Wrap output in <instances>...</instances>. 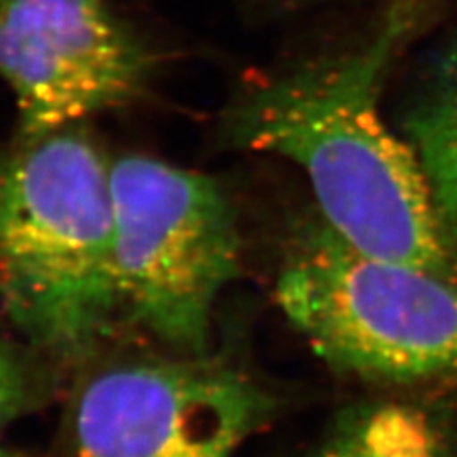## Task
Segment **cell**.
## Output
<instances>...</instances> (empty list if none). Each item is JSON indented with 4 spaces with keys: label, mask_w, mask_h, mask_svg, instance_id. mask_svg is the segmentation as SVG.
I'll return each instance as SVG.
<instances>
[{
    "label": "cell",
    "mask_w": 457,
    "mask_h": 457,
    "mask_svg": "<svg viewBox=\"0 0 457 457\" xmlns=\"http://www.w3.org/2000/svg\"><path fill=\"white\" fill-rule=\"evenodd\" d=\"M418 16L420 0H389L361 45L242 92L221 134L231 147L277 154L302 170L320 218L354 248L457 280V245L416 153L381 112Z\"/></svg>",
    "instance_id": "obj_1"
},
{
    "label": "cell",
    "mask_w": 457,
    "mask_h": 457,
    "mask_svg": "<svg viewBox=\"0 0 457 457\" xmlns=\"http://www.w3.org/2000/svg\"><path fill=\"white\" fill-rule=\"evenodd\" d=\"M0 307L65 359L88 354L120 320L111 161L77 128L0 147Z\"/></svg>",
    "instance_id": "obj_2"
},
{
    "label": "cell",
    "mask_w": 457,
    "mask_h": 457,
    "mask_svg": "<svg viewBox=\"0 0 457 457\" xmlns=\"http://www.w3.org/2000/svg\"><path fill=\"white\" fill-rule=\"evenodd\" d=\"M275 295L339 374L378 391L457 387V280L364 253L314 212L286 248Z\"/></svg>",
    "instance_id": "obj_3"
},
{
    "label": "cell",
    "mask_w": 457,
    "mask_h": 457,
    "mask_svg": "<svg viewBox=\"0 0 457 457\" xmlns=\"http://www.w3.org/2000/svg\"><path fill=\"white\" fill-rule=\"evenodd\" d=\"M111 198L120 320L204 354L213 305L240 273L231 196L200 171L122 154L111 161Z\"/></svg>",
    "instance_id": "obj_4"
},
{
    "label": "cell",
    "mask_w": 457,
    "mask_h": 457,
    "mask_svg": "<svg viewBox=\"0 0 457 457\" xmlns=\"http://www.w3.org/2000/svg\"><path fill=\"white\" fill-rule=\"evenodd\" d=\"M275 413V398L204 354L109 364L69 416L71 457H233Z\"/></svg>",
    "instance_id": "obj_5"
},
{
    "label": "cell",
    "mask_w": 457,
    "mask_h": 457,
    "mask_svg": "<svg viewBox=\"0 0 457 457\" xmlns=\"http://www.w3.org/2000/svg\"><path fill=\"white\" fill-rule=\"evenodd\" d=\"M156 57L107 0H0V79L16 99V139L35 143L136 104Z\"/></svg>",
    "instance_id": "obj_6"
},
{
    "label": "cell",
    "mask_w": 457,
    "mask_h": 457,
    "mask_svg": "<svg viewBox=\"0 0 457 457\" xmlns=\"http://www.w3.org/2000/svg\"><path fill=\"white\" fill-rule=\"evenodd\" d=\"M311 457H457V387L362 398L341 410Z\"/></svg>",
    "instance_id": "obj_7"
},
{
    "label": "cell",
    "mask_w": 457,
    "mask_h": 457,
    "mask_svg": "<svg viewBox=\"0 0 457 457\" xmlns=\"http://www.w3.org/2000/svg\"><path fill=\"white\" fill-rule=\"evenodd\" d=\"M400 134L416 153L438 218L457 245V35L428 65Z\"/></svg>",
    "instance_id": "obj_8"
},
{
    "label": "cell",
    "mask_w": 457,
    "mask_h": 457,
    "mask_svg": "<svg viewBox=\"0 0 457 457\" xmlns=\"http://www.w3.org/2000/svg\"><path fill=\"white\" fill-rule=\"evenodd\" d=\"M33 403V385L21 361L0 337V428L16 420Z\"/></svg>",
    "instance_id": "obj_9"
},
{
    "label": "cell",
    "mask_w": 457,
    "mask_h": 457,
    "mask_svg": "<svg viewBox=\"0 0 457 457\" xmlns=\"http://www.w3.org/2000/svg\"><path fill=\"white\" fill-rule=\"evenodd\" d=\"M0 457H21L18 452H13V450H10V448H4V446H0Z\"/></svg>",
    "instance_id": "obj_10"
}]
</instances>
